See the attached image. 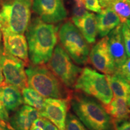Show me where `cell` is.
Segmentation results:
<instances>
[{
  "label": "cell",
  "instance_id": "cell-1",
  "mask_svg": "<svg viewBox=\"0 0 130 130\" xmlns=\"http://www.w3.org/2000/svg\"><path fill=\"white\" fill-rule=\"evenodd\" d=\"M57 27L39 18L31 21L26 30L29 59L32 64H46L57 43Z\"/></svg>",
  "mask_w": 130,
  "mask_h": 130
},
{
  "label": "cell",
  "instance_id": "cell-2",
  "mask_svg": "<svg viewBox=\"0 0 130 130\" xmlns=\"http://www.w3.org/2000/svg\"><path fill=\"white\" fill-rule=\"evenodd\" d=\"M70 106L89 130H114L113 120L104 105L95 98L73 91Z\"/></svg>",
  "mask_w": 130,
  "mask_h": 130
},
{
  "label": "cell",
  "instance_id": "cell-3",
  "mask_svg": "<svg viewBox=\"0 0 130 130\" xmlns=\"http://www.w3.org/2000/svg\"><path fill=\"white\" fill-rule=\"evenodd\" d=\"M28 86L46 98L70 100L72 92L45 64H30L25 69Z\"/></svg>",
  "mask_w": 130,
  "mask_h": 130
},
{
  "label": "cell",
  "instance_id": "cell-4",
  "mask_svg": "<svg viewBox=\"0 0 130 130\" xmlns=\"http://www.w3.org/2000/svg\"><path fill=\"white\" fill-rule=\"evenodd\" d=\"M32 0H10L0 11V29L23 35L31 19Z\"/></svg>",
  "mask_w": 130,
  "mask_h": 130
},
{
  "label": "cell",
  "instance_id": "cell-5",
  "mask_svg": "<svg viewBox=\"0 0 130 130\" xmlns=\"http://www.w3.org/2000/svg\"><path fill=\"white\" fill-rule=\"evenodd\" d=\"M73 89L94 98L103 105L110 103L113 98L106 75L89 66L82 69Z\"/></svg>",
  "mask_w": 130,
  "mask_h": 130
},
{
  "label": "cell",
  "instance_id": "cell-6",
  "mask_svg": "<svg viewBox=\"0 0 130 130\" xmlns=\"http://www.w3.org/2000/svg\"><path fill=\"white\" fill-rule=\"evenodd\" d=\"M61 46L76 64L88 63L90 46L77 27L71 21L64 22L58 31Z\"/></svg>",
  "mask_w": 130,
  "mask_h": 130
},
{
  "label": "cell",
  "instance_id": "cell-7",
  "mask_svg": "<svg viewBox=\"0 0 130 130\" xmlns=\"http://www.w3.org/2000/svg\"><path fill=\"white\" fill-rule=\"evenodd\" d=\"M47 67L64 85L73 89L82 68L75 64L61 45L55 47Z\"/></svg>",
  "mask_w": 130,
  "mask_h": 130
},
{
  "label": "cell",
  "instance_id": "cell-8",
  "mask_svg": "<svg viewBox=\"0 0 130 130\" xmlns=\"http://www.w3.org/2000/svg\"><path fill=\"white\" fill-rule=\"evenodd\" d=\"M22 60L3 53L0 58V66L5 77V83L22 90L28 87L25 66Z\"/></svg>",
  "mask_w": 130,
  "mask_h": 130
},
{
  "label": "cell",
  "instance_id": "cell-9",
  "mask_svg": "<svg viewBox=\"0 0 130 130\" xmlns=\"http://www.w3.org/2000/svg\"><path fill=\"white\" fill-rule=\"evenodd\" d=\"M32 10L39 18L48 24H56L67 18L62 0H33Z\"/></svg>",
  "mask_w": 130,
  "mask_h": 130
},
{
  "label": "cell",
  "instance_id": "cell-10",
  "mask_svg": "<svg viewBox=\"0 0 130 130\" xmlns=\"http://www.w3.org/2000/svg\"><path fill=\"white\" fill-rule=\"evenodd\" d=\"M70 100L46 98L40 116L46 118L57 126L58 130H65L66 120L70 108Z\"/></svg>",
  "mask_w": 130,
  "mask_h": 130
},
{
  "label": "cell",
  "instance_id": "cell-11",
  "mask_svg": "<svg viewBox=\"0 0 130 130\" xmlns=\"http://www.w3.org/2000/svg\"><path fill=\"white\" fill-rule=\"evenodd\" d=\"M88 62L105 75L115 73L116 68L109 51L107 36L102 37L90 50Z\"/></svg>",
  "mask_w": 130,
  "mask_h": 130
},
{
  "label": "cell",
  "instance_id": "cell-12",
  "mask_svg": "<svg viewBox=\"0 0 130 130\" xmlns=\"http://www.w3.org/2000/svg\"><path fill=\"white\" fill-rule=\"evenodd\" d=\"M3 36L4 53L29 63L28 48L25 37L22 34L13 33L6 30H1Z\"/></svg>",
  "mask_w": 130,
  "mask_h": 130
},
{
  "label": "cell",
  "instance_id": "cell-13",
  "mask_svg": "<svg viewBox=\"0 0 130 130\" xmlns=\"http://www.w3.org/2000/svg\"><path fill=\"white\" fill-rule=\"evenodd\" d=\"M122 27V24H119L107 35L109 51L116 69L119 68L127 59Z\"/></svg>",
  "mask_w": 130,
  "mask_h": 130
},
{
  "label": "cell",
  "instance_id": "cell-14",
  "mask_svg": "<svg viewBox=\"0 0 130 130\" xmlns=\"http://www.w3.org/2000/svg\"><path fill=\"white\" fill-rule=\"evenodd\" d=\"M39 117V111L37 109L24 105L16 110L9 122L14 130H30L33 122Z\"/></svg>",
  "mask_w": 130,
  "mask_h": 130
},
{
  "label": "cell",
  "instance_id": "cell-15",
  "mask_svg": "<svg viewBox=\"0 0 130 130\" xmlns=\"http://www.w3.org/2000/svg\"><path fill=\"white\" fill-rule=\"evenodd\" d=\"M113 123L130 119V95L127 97L113 98L107 105H104Z\"/></svg>",
  "mask_w": 130,
  "mask_h": 130
},
{
  "label": "cell",
  "instance_id": "cell-16",
  "mask_svg": "<svg viewBox=\"0 0 130 130\" xmlns=\"http://www.w3.org/2000/svg\"><path fill=\"white\" fill-rule=\"evenodd\" d=\"M98 32L101 37L107 36L114 28L121 24L119 16L108 7H105L97 15Z\"/></svg>",
  "mask_w": 130,
  "mask_h": 130
},
{
  "label": "cell",
  "instance_id": "cell-17",
  "mask_svg": "<svg viewBox=\"0 0 130 130\" xmlns=\"http://www.w3.org/2000/svg\"><path fill=\"white\" fill-rule=\"evenodd\" d=\"M0 99L8 112L16 111L23 103L20 89L10 84L0 87Z\"/></svg>",
  "mask_w": 130,
  "mask_h": 130
},
{
  "label": "cell",
  "instance_id": "cell-18",
  "mask_svg": "<svg viewBox=\"0 0 130 130\" xmlns=\"http://www.w3.org/2000/svg\"><path fill=\"white\" fill-rule=\"evenodd\" d=\"M72 21L89 43H95L98 35L97 22L95 14L89 12L84 17L72 19Z\"/></svg>",
  "mask_w": 130,
  "mask_h": 130
},
{
  "label": "cell",
  "instance_id": "cell-19",
  "mask_svg": "<svg viewBox=\"0 0 130 130\" xmlns=\"http://www.w3.org/2000/svg\"><path fill=\"white\" fill-rule=\"evenodd\" d=\"M101 7H108L116 13L122 24L130 18V2L128 0H101Z\"/></svg>",
  "mask_w": 130,
  "mask_h": 130
},
{
  "label": "cell",
  "instance_id": "cell-20",
  "mask_svg": "<svg viewBox=\"0 0 130 130\" xmlns=\"http://www.w3.org/2000/svg\"><path fill=\"white\" fill-rule=\"evenodd\" d=\"M106 77L113 92V98L127 97L130 95V84L121 76L114 73L106 75Z\"/></svg>",
  "mask_w": 130,
  "mask_h": 130
},
{
  "label": "cell",
  "instance_id": "cell-21",
  "mask_svg": "<svg viewBox=\"0 0 130 130\" xmlns=\"http://www.w3.org/2000/svg\"><path fill=\"white\" fill-rule=\"evenodd\" d=\"M22 95L23 102L40 111L44 105L45 100L36 91L30 87H25L22 89Z\"/></svg>",
  "mask_w": 130,
  "mask_h": 130
},
{
  "label": "cell",
  "instance_id": "cell-22",
  "mask_svg": "<svg viewBox=\"0 0 130 130\" xmlns=\"http://www.w3.org/2000/svg\"><path fill=\"white\" fill-rule=\"evenodd\" d=\"M65 130H88L76 115L68 113L66 120Z\"/></svg>",
  "mask_w": 130,
  "mask_h": 130
},
{
  "label": "cell",
  "instance_id": "cell-23",
  "mask_svg": "<svg viewBox=\"0 0 130 130\" xmlns=\"http://www.w3.org/2000/svg\"><path fill=\"white\" fill-rule=\"evenodd\" d=\"M88 13L83 0H74L72 19L81 18L86 16Z\"/></svg>",
  "mask_w": 130,
  "mask_h": 130
},
{
  "label": "cell",
  "instance_id": "cell-24",
  "mask_svg": "<svg viewBox=\"0 0 130 130\" xmlns=\"http://www.w3.org/2000/svg\"><path fill=\"white\" fill-rule=\"evenodd\" d=\"M115 73L121 76L130 84V57L127 58L119 68L115 70Z\"/></svg>",
  "mask_w": 130,
  "mask_h": 130
},
{
  "label": "cell",
  "instance_id": "cell-25",
  "mask_svg": "<svg viewBox=\"0 0 130 130\" xmlns=\"http://www.w3.org/2000/svg\"><path fill=\"white\" fill-rule=\"evenodd\" d=\"M122 31L126 55L130 57V30L125 23L122 24Z\"/></svg>",
  "mask_w": 130,
  "mask_h": 130
},
{
  "label": "cell",
  "instance_id": "cell-26",
  "mask_svg": "<svg viewBox=\"0 0 130 130\" xmlns=\"http://www.w3.org/2000/svg\"><path fill=\"white\" fill-rule=\"evenodd\" d=\"M86 9L96 13H100L102 10L99 0H83Z\"/></svg>",
  "mask_w": 130,
  "mask_h": 130
},
{
  "label": "cell",
  "instance_id": "cell-27",
  "mask_svg": "<svg viewBox=\"0 0 130 130\" xmlns=\"http://www.w3.org/2000/svg\"><path fill=\"white\" fill-rule=\"evenodd\" d=\"M114 130H130V119L114 123Z\"/></svg>",
  "mask_w": 130,
  "mask_h": 130
},
{
  "label": "cell",
  "instance_id": "cell-28",
  "mask_svg": "<svg viewBox=\"0 0 130 130\" xmlns=\"http://www.w3.org/2000/svg\"><path fill=\"white\" fill-rule=\"evenodd\" d=\"M0 119L3 120L6 122H9V116L8 111L6 109L5 107L3 105L1 99H0Z\"/></svg>",
  "mask_w": 130,
  "mask_h": 130
},
{
  "label": "cell",
  "instance_id": "cell-29",
  "mask_svg": "<svg viewBox=\"0 0 130 130\" xmlns=\"http://www.w3.org/2000/svg\"><path fill=\"white\" fill-rule=\"evenodd\" d=\"M0 130H14L10 123L0 119Z\"/></svg>",
  "mask_w": 130,
  "mask_h": 130
},
{
  "label": "cell",
  "instance_id": "cell-30",
  "mask_svg": "<svg viewBox=\"0 0 130 130\" xmlns=\"http://www.w3.org/2000/svg\"><path fill=\"white\" fill-rule=\"evenodd\" d=\"M43 130H58V129L54 124L47 119Z\"/></svg>",
  "mask_w": 130,
  "mask_h": 130
},
{
  "label": "cell",
  "instance_id": "cell-31",
  "mask_svg": "<svg viewBox=\"0 0 130 130\" xmlns=\"http://www.w3.org/2000/svg\"><path fill=\"white\" fill-rule=\"evenodd\" d=\"M5 83L4 81V75H3L2 68H1V66H0V87L4 85Z\"/></svg>",
  "mask_w": 130,
  "mask_h": 130
},
{
  "label": "cell",
  "instance_id": "cell-32",
  "mask_svg": "<svg viewBox=\"0 0 130 130\" xmlns=\"http://www.w3.org/2000/svg\"><path fill=\"white\" fill-rule=\"evenodd\" d=\"M1 30V29H0ZM4 53V48H3V45H2V40H1V34L0 32V58L2 56V55Z\"/></svg>",
  "mask_w": 130,
  "mask_h": 130
},
{
  "label": "cell",
  "instance_id": "cell-33",
  "mask_svg": "<svg viewBox=\"0 0 130 130\" xmlns=\"http://www.w3.org/2000/svg\"><path fill=\"white\" fill-rule=\"evenodd\" d=\"M30 130H43V128L42 127H39V126H35L33 125H31Z\"/></svg>",
  "mask_w": 130,
  "mask_h": 130
},
{
  "label": "cell",
  "instance_id": "cell-34",
  "mask_svg": "<svg viewBox=\"0 0 130 130\" xmlns=\"http://www.w3.org/2000/svg\"><path fill=\"white\" fill-rule=\"evenodd\" d=\"M125 24H126V25L128 26V28H129V29L130 30V18L128 19V20L126 21Z\"/></svg>",
  "mask_w": 130,
  "mask_h": 130
},
{
  "label": "cell",
  "instance_id": "cell-35",
  "mask_svg": "<svg viewBox=\"0 0 130 130\" xmlns=\"http://www.w3.org/2000/svg\"><path fill=\"white\" fill-rule=\"evenodd\" d=\"M128 1H129V2H130V0H128Z\"/></svg>",
  "mask_w": 130,
  "mask_h": 130
},
{
  "label": "cell",
  "instance_id": "cell-36",
  "mask_svg": "<svg viewBox=\"0 0 130 130\" xmlns=\"http://www.w3.org/2000/svg\"><path fill=\"white\" fill-rule=\"evenodd\" d=\"M100 1V0H99V1Z\"/></svg>",
  "mask_w": 130,
  "mask_h": 130
}]
</instances>
